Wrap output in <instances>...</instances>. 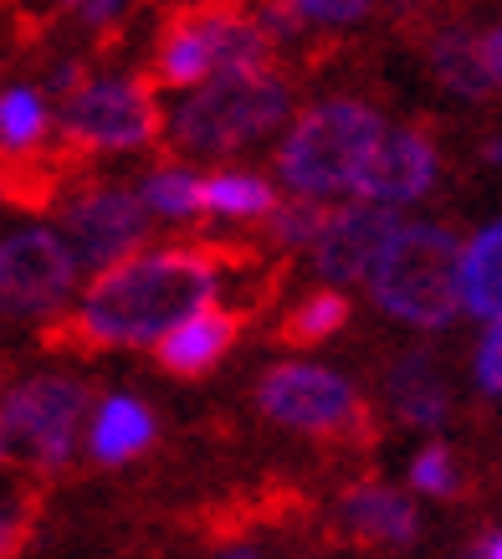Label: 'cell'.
<instances>
[{
  "instance_id": "6da1fadb",
  "label": "cell",
  "mask_w": 502,
  "mask_h": 559,
  "mask_svg": "<svg viewBox=\"0 0 502 559\" xmlns=\"http://www.w3.org/2000/svg\"><path fill=\"white\" fill-rule=\"evenodd\" d=\"M220 257H226L220 247H159L123 257L93 277L77 313L51 334V344H87V349L159 344L169 329H180L216 298Z\"/></svg>"
},
{
  "instance_id": "7a4b0ae2",
  "label": "cell",
  "mask_w": 502,
  "mask_h": 559,
  "mask_svg": "<svg viewBox=\"0 0 502 559\" xmlns=\"http://www.w3.org/2000/svg\"><path fill=\"white\" fill-rule=\"evenodd\" d=\"M292 93L277 72H220L169 114V144L180 154H236L277 129Z\"/></svg>"
},
{
  "instance_id": "3957f363",
  "label": "cell",
  "mask_w": 502,
  "mask_h": 559,
  "mask_svg": "<svg viewBox=\"0 0 502 559\" xmlns=\"http://www.w3.org/2000/svg\"><path fill=\"white\" fill-rule=\"evenodd\" d=\"M385 139V123L369 103H354V98H334V103H319L308 108L292 134L283 139L277 150V175L287 180L292 195H338V190H354L364 159L374 154V144Z\"/></svg>"
},
{
  "instance_id": "277c9868",
  "label": "cell",
  "mask_w": 502,
  "mask_h": 559,
  "mask_svg": "<svg viewBox=\"0 0 502 559\" xmlns=\"http://www.w3.org/2000/svg\"><path fill=\"white\" fill-rule=\"evenodd\" d=\"M369 293L390 319L441 329L462 304V241L446 226H401L380 267L369 272Z\"/></svg>"
},
{
  "instance_id": "5b68a950",
  "label": "cell",
  "mask_w": 502,
  "mask_h": 559,
  "mask_svg": "<svg viewBox=\"0 0 502 559\" xmlns=\"http://www.w3.org/2000/svg\"><path fill=\"white\" fill-rule=\"evenodd\" d=\"M165 129L169 123L159 114L150 78H98L62 98V139L77 154L144 150Z\"/></svg>"
},
{
  "instance_id": "8992f818",
  "label": "cell",
  "mask_w": 502,
  "mask_h": 559,
  "mask_svg": "<svg viewBox=\"0 0 502 559\" xmlns=\"http://www.w3.org/2000/svg\"><path fill=\"white\" fill-rule=\"evenodd\" d=\"M87 416V385L68 374H36L0 395V426L11 452L36 467H62L77 447V426Z\"/></svg>"
},
{
  "instance_id": "52a82bcc",
  "label": "cell",
  "mask_w": 502,
  "mask_h": 559,
  "mask_svg": "<svg viewBox=\"0 0 502 559\" xmlns=\"http://www.w3.org/2000/svg\"><path fill=\"white\" fill-rule=\"evenodd\" d=\"M256 406L277 426L308 431V437H369V411L354 385L319 365H272L256 380Z\"/></svg>"
},
{
  "instance_id": "ba28073f",
  "label": "cell",
  "mask_w": 502,
  "mask_h": 559,
  "mask_svg": "<svg viewBox=\"0 0 502 559\" xmlns=\"http://www.w3.org/2000/svg\"><path fill=\"white\" fill-rule=\"evenodd\" d=\"M77 283V252L57 231H16L0 241V319H47Z\"/></svg>"
},
{
  "instance_id": "9c48e42d",
  "label": "cell",
  "mask_w": 502,
  "mask_h": 559,
  "mask_svg": "<svg viewBox=\"0 0 502 559\" xmlns=\"http://www.w3.org/2000/svg\"><path fill=\"white\" fill-rule=\"evenodd\" d=\"M62 226H68L77 262L103 272L113 262H123V257H134L139 241L150 237V205H144V195H134L123 186H93L68 201Z\"/></svg>"
},
{
  "instance_id": "30bf717a",
  "label": "cell",
  "mask_w": 502,
  "mask_h": 559,
  "mask_svg": "<svg viewBox=\"0 0 502 559\" xmlns=\"http://www.w3.org/2000/svg\"><path fill=\"white\" fill-rule=\"evenodd\" d=\"M401 237V216L395 205H374L359 201L349 211H334L323 237L313 241V262H319V277L328 283H359L380 267V257L390 252V241Z\"/></svg>"
},
{
  "instance_id": "8fae6325",
  "label": "cell",
  "mask_w": 502,
  "mask_h": 559,
  "mask_svg": "<svg viewBox=\"0 0 502 559\" xmlns=\"http://www.w3.org/2000/svg\"><path fill=\"white\" fill-rule=\"evenodd\" d=\"M435 180V144L420 129H385V139L374 144L364 159V170L354 180V195H364L374 205H405L426 195Z\"/></svg>"
},
{
  "instance_id": "7c38bea8",
  "label": "cell",
  "mask_w": 502,
  "mask_h": 559,
  "mask_svg": "<svg viewBox=\"0 0 502 559\" xmlns=\"http://www.w3.org/2000/svg\"><path fill=\"white\" fill-rule=\"evenodd\" d=\"M241 334V319H236L231 308H211L205 304L201 313H190L180 329H169L165 340L154 344V359L165 365L169 374H184V380H195V374L216 370L226 349L236 344Z\"/></svg>"
},
{
  "instance_id": "4fadbf2b",
  "label": "cell",
  "mask_w": 502,
  "mask_h": 559,
  "mask_svg": "<svg viewBox=\"0 0 502 559\" xmlns=\"http://www.w3.org/2000/svg\"><path fill=\"white\" fill-rule=\"evenodd\" d=\"M216 78L211 47H205V26H201V5L180 0L165 11L159 41H154V83L165 87H201Z\"/></svg>"
},
{
  "instance_id": "5bb4252c",
  "label": "cell",
  "mask_w": 502,
  "mask_h": 559,
  "mask_svg": "<svg viewBox=\"0 0 502 559\" xmlns=\"http://www.w3.org/2000/svg\"><path fill=\"white\" fill-rule=\"evenodd\" d=\"M338 524L364 544H410L420 534V513L405 492L364 483V488H354L338 503Z\"/></svg>"
},
{
  "instance_id": "9a60e30c",
  "label": "cell",
  "mask_w": 502,
  "mask_h": 559,
  "mask_svg": "<svg viewBox=\"0 0 502 559\" xmlns=\"http://www.w3.org/2000/svg\"><path fill=\"white\" fill-rule=\"evenodd\" d=\"M154 441V416L134 395H108L93 421V457L98 462H129Z\"/></svg>"
},
{
  "instance_id": "2e32d148",
  "label": "cell",
  "mask_w": 502,
  "mask_h": 559,
  "mask_svg": "<svg viewBox=\"0 0 502 559\" xmlns=\"http://www.w3.org/2000/svg\"><path fill=\"white\" fill-rule=\"evenodd\" d=\"M390 401L405 426H441L446 421V385L435 374L431 355H405L390 370Z\"/></svg>"
},
{
  "instance_id": "e0dca14e",
  "label": "cell",
  "mask_w": 502,
  "mask_h": 559,
  "mask_svg": "<svg viewBox=\"0 0 502 559\" xmlns=\"http://www.w3.org/2000/svg\"><path fill=\"white\" fill-rule=\"evenodd\" d=\"M431 72L441 78V87H452L462 98H487L492 93V62H487V41L467 32H441L431 41Z\"/></svg>"
},
{
  "instance_id": "ac0fdd59",
  "label": "cell",
  "mask_w": 502,
  "mask_h": 559,
  "mask_svg": "<svg viewBox=\"0 0 502 559\" xmlns=\"http://www.w3.org/2000/svg\"><path fill=\"white\" fill-rule=\"evenodd\" d=\"M462 304L477 319H502V221L462 252Z\"/></svg>"
},
{
  "instance_id": "d6986e66",
  "label": "cell",
  "mask_w": 502,
  "mask_h": 559,
  "mask_svg": "<svg viewBox=\"0 0 502 559\" xmlns=\"http://www.w3.org/2000/svg\"><path fill=\"white\" fill-rule=\"evenodd\" d=\"M344 323H349V298L334 293V288H319V293H308V298L287 313L283 329H277V340L292 344V349H313V344L334 340Z\"/></svg>"
},
{
  "instance_id": "ffe728a7",
  "label": "cell",
  "mask_w": 502,
  "mask_h": 559,
  "mask_svg": "<svg viewBox=\"0 0 502 559\" xmlns=\"http://www.w3.org/2000/svg\"><path fill=\"white\" fill-rule=\"evenodd\" d=\"M205 211L211 216H226V221H256V216H272L277 211V195L262 175H247V170H226V175H211L205 180Z\"/></svg>"
},
{
  "instance_id": "44dd1931",
  "label": "cell",
  "mask_w": 502,
  "mask_h": 559,
  "mask_svg": "<svg viewBox=\"0 0 502 559\" xmlns=\"http://www.w3.org/2000/svg\"><path fill=\"white\" fill-rule=\"evenodd\" d=\"M144 205H150L154 216H169V221H190L205 211V180L195 170H184V165H159L150 170L144 180Z\"/></svg>"
},
{
  "instance_id": "7402d4cb",
  "label": "cell",
  "mask_w": 502,
  "mask_h": 559,
  "mask_svg": "<svg viewBox=\"0 0 502 559\" xmlns=\"http://www.w3.org/2000/svg\"><path fill=\"white\" fill-rule=\"evenodd\" d=\"M47 139V103L36 87H5L0 93V150L32 154Z\"/></svg>"
},
{
  "instance_id": "603a6c76",
  "label": "cell",
  "mask_w": 502,
  "mask_h": 559,
  "mask_svg": "<svg viewBox=\"0 0 502 559\" xmlns=\"http://www.w3.org/2000/svg\"><path fill=\"white\" fill-rule=\"evenodd\" d=\"M328 216L334 211H323V201H313V195H298V201H287L272 211V241L277 247H313V241L323 237V226H328Z\"/></svg>"
},
{
  "instance_id": "cb8c5ba5",
  "label": "cell",
  "mask_w": 502,
  "mask_h": 559,
  "mask_svg": "<svg viewBox=\"0 0 502 559\" xmlns=\"http://www.w3.org/2000/svg\"><path fill=\"white\" fill-rule=\"evenodd\" d=\"M410 483H416L420 492H435V498H446V492H456V462L446 447H426L416 462H410Z\"/></svg>"
},
{
  "instance_id": "d4e9b609",
  "label": "cell",
  "mask_w": 502,
  "mask_h": 559,
  "mask_svg": "<svg viewBox=\"0 0 502 559\" xmlns=\"http://www.w3.org/2000/svg\"><path fill=\"white\" fill-rule=\"evenodd\" d=\"M308 21H323V26H349V21L369 16L374 0H292Z\"/></svg>"
},
{
  "instance_id": "484cf974",
  "label": "cell",
  "mask_w": 502,
  "mask_h": 559,
  "mask_svg": "<svg viewBox=\"0 0 502 559\" xmlns=\"http://www.w3.org/2000/svg\"><path fill=\"white\" fill-rule=\"evenodd\" d=\"M477 385L492 390V395L502 390V319H492L482 349H477Z\"/></svg>"
},
{
  "instance_id": "4316f807",
  "label": "cell",
  "mask_w": 502,
  "mask_h": 559,
  "mask_svg": "<svg viewBox=\"0 0 502 559\" xmlns=\"http://www.w3.org/2000/svg\"><path fill=\"white\" fill-rule=\"evenodd\" d=\"M32 534V513L21 503H0V559H11Z\"/></svg>"
},
{
  "instance_id": "83f0119b",
  "label": "cell",
  "mask_w": 502,
  "mask_h": 559,
  "mask_svg": "<svg viewBox=\"0 0 502 559\" xmlns=\"http://www.w3.org/2000/svg\"><path fill=\"white\" fill-rule=\"evenodd\" d=\"M482 41H487V62H492V78L502 83V26H498V32H487Z\"/></svg>"
},
{
  "instance_id": "f1b7e54d",
  "label": "cell",
  "mask_w": 502,
  "mask_h": 559,
  "mask_svg": "<svg viewBox=\"0 0 502 559\" xmlns=\"http://www.w3.org/2000/svg\"><path fill=\"white\" fill-rule=\"evenodd\" d=\"M482 559H502V534H492V539L482 544Z\"/></svg>"
},
{
  "instance_id": "f546056e",
  "label": "cell",
  "mask_w": 502,
  "mask_h": 559,
  "mask_svg": "<svg viewBox=\"0 0 502 559\" xmlns=\"http://www.w3.org/2000/svg\"><path fill=\"white\" fill-rule=\"evenodd\" d=\"M220 559H262V555H251V549H231V555H220Z\"/></svg>"
},
{
  "instance_id": "4dcf8cb0",
  "label": "cell",
  "mask_w": 502,
  "mask_h": 559,
  "mask_svg": "<svg viewBox=\"0 0 502 559\" xmlns=\"http://www.w3.org/2000/svg\"><path fill=\"white\" fill-rule=\"evenodd\" d=\"M487 159H498L502 165V144H487Z\"/></svg>"
},
{
  "instance_id": "1f68e13d",
  "label": "cell",
  "mask_w": 502,
  "mask_h": 559,
  "mask_svg": "<svg viewBox=\"0 0 502 559\" xmlns=\"http://www.w3.org/2000/svg\"><path fill=\"white\" fill-rule=\"evenodd\" d=\"M5 452H11V441H5V426H0V462H5Z\"/></svg>"
}]
</instances>
